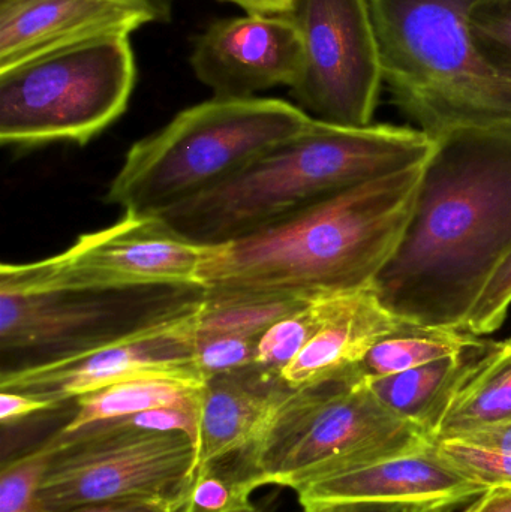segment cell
<instances>
[{
  "mask_svg": "<svg viewBox=\"0 0 511 512\" xmlns=\"http://www.w3.org/2000/svg\"><path fill=\"white\" fill-rule=\"evenodd\" d=\"M435 141L407 230L371 289L410 324L462 330L511 255V129Z\"/></svg>",
  "mask_w": 511,
  "mask_h": 512,
  "instance_id": "obj_1",
  "label": "cell"
},
{
  "mask_svg": "<svg viewBox=\"0 0 511 512\" xmlns=\"http://www.w3.org/2000/svg\"><path fill=\"white\" fill-rule=\"evenodd\" d=\"M425 165L336 192L207 246L201 288L302 300L371 289L407 230Z\"/></svg>",
  "mask_w": 511,
  "mask_h": 512,
  "instance_id": "obj_2",
  "label": "cell"
},
{
  "mask_svg": "<svg viewBox=\"0 0 511 512\" xmlns=\"http://www.w3.org/2000/svg\"><path fill=\"white\" fill-rule=\"evenodd\" d=\"M435 147L419 128H348L314 119L303 134L156 216L189 242L219 245L336 192L423 164Z\"/></svg>",
  "mask_w": 511,
  "mask_h": 512,
  "instance_id": "obj_3",
  "label": "cell"
},
{
  "mask_svg": "<svg viewBox=\"0 0 511 512\" xmlns=\"http://www.w3.org/2000/svg\"><path fill=\"white\" fill-rule=\"evenodd\" d=\"M432 442L416 424L390 411L351 366L291 388L251 444L210 466L251 493L263 486L296 490Z\"/></svg>",
  "mask_w": 511,
  "mask_h": 512,
  "instance_id": "obj_4",
  "label": "cell"
},
{
  "mask_svg": "<svg viewBox=\"0 0 511 512\" xmlns=\"http://www.w3.org/2000/svg\"><path fill=\"white\" fill-rule=\"evenodd\" d=\"M312 122L299 105L284 99L201 102L131 146L105 201L125 213L159 215L303 134Z\"/></svg>",
  "mask_w": 511,
  "mask_h": 512,
  "instance_id": "obj_5",
  "label": "cell"
},
{
  "mask_svg": "<svg viewBox=\"0 0 511 512\" xmlns=\"http://www.w3.org/2000/svg\"><path fill=\"white\" fill-rule=\"evenodd\" d=\"M137 81L131 39L107 36L0 71L3 146H86L128 110Z\"/></svg>",
  "mask_w": 511,
  "mask_h": 512,
  "instance_id": "obj_6",
  "label": "cell"
},
{
  "mask_svg": "<svg viewBox=\"0 0 511 512\" xmlns=\"http://www.w3.org/2000/svg\"><path fill=\"white\" fill-rule=\"evenodd\" d=\"M39 487L53 512L116 501L186 505L197 475L198 450L183 432H150L119 418L54 433Z\"/></svg>",
  "mask_w": 511,
  "mask_h": 512,
  "instance_id": "obj_7",
  "label": "cell"
},
{
  "mask_svg": "<svg viewBox=\"0 0 511 512\" xmlns=\"http://www.w3.org/2000/svg\"><path fill=\"white\" fill-rule=\"evenodd\" d=\"M203 295L204 289L194 286L0 292V372L29 369L104 348L194 309Z\"/></svg>",
  "mask_w": 511,
  "mask_h": 512,
  "instance_id": "obj_8",
  "label": "cell"
},
{
  "mask_svg": "<svg viewBox=\"0 0 511 512\" xmlns=\"http://www.w3.org/2000/svg\"><path fill=\"white\" fill-rule=\"evenodd\" d=\"M206 249L174 233L156 215L125 213L116 224L78 237L62 254L27 264H2L0 292L201 288Z\"/></svg>",
  "mask_w": 511,
  "mask_h": 512,
  "instance_id": "obj_9",
  "label": "cell"
},
{
  "mask_svg": "<svg viewBox=\"0 0 511 512\" xmlns=\"http://www.w3.org/2000/svg\"><path fill=\"white\" fill-rule=\"evenodd\" d=\"M288 14L303 44L299 107L330 125H372L386 80L368 0H294Z\"/></svg>",
  "mask_w": 511,
  "mask_h": 512,
  "instance_id": "obj_10",
  "label": "cell"
},
{
  "mask_svg": "<svg viewBox=\"0 0 511 512\" xmlns=\"http://www.w3.org/2000/svg\"><path fill=\"white\" fill-rule=\"evenodd\" d=\"M197 306L78 357L0 372V390L66 405L84 394L132 379H177L203 385L194 360L192 316Z\"/></svg>",
  "mask_w": 511,
  "mask_h": 512,
  "instance_id": "obj_11",
  "label": "cell"
},
{
  "mask_svg": "<svg viewBox=\"0 0 511 512\" xmlns=\"http://www.w3.org/2000/svg\"><path fill=\"white\" fill-rule=\"evenodd\" d=\"M392 92L476 71L468 17L477 0H368Z\"/></svg>",
  "mask_w": 511,
  "mask_h": 512,
  "instance_id": "obj_12",
  "label": "cell"
},
{
  "mask_svg": "<svg viewBox=\"0 0 511 512\" xmlns=\"http://www.w3.org/2000/svg\"><path fill=\"white\" fill-rule=\"evenodd\" d=\"M303 44L290 14H245L213 21L192 47V71L213 98L248 99L293 87Z\"/></svg>",
  "mask_w": 511,
  "mask_h": 512,
  "instance_id": "obj_13",
  "label": "cell"
},
{
  "mask_svg": "<svg viewBox=\"0 0 511 512\" xmlns=\"http://www.w3.org/2000/svg\"><path fill=\"white\" fill-rule=\"evenodd\" d=\"M150 23L146 9L120 0H0V71Z\"/></svg>",
  "mask_w": 511,
  "mask_h": 512,
  "instance_id": "obj_14",
  "label": "cell"
},
{
  "mask_svg": "<svg viewBox=\"0 0 511 512\" xmlns=\"http://www.w3.org/2000/svg\"><path fill=\"white\" fill-rule=\"evenodd\" d=\"M485 490L452 468L432 442L420 450L311 481L294 492L302 510H315L345 502H450L459 507Z\"/></svg>",
  "mask_w": 511,
  "mask_h": 512,
  "instance_id": "obj_15",
  "label": "cell"
},
{
  "mask_svg": "<svg viewBox=\"0 0 511 512\" xmlns=\"http://www.w3.org/2000/svg\"><path fill=\"white\" fill-rule=\"evenodd\" d=\"M293 387L278 373L249 366L203 384L197 472L251 444Z\"/></svg>",
  "mask_w": 511,
  "mask_h": 512,
  "instance_id": "obj_16",
  "label": "cell"
},
{
  "mask_svg": "<svg viewBox=\"0 0 511 512\" xmlns=\"http://www.w3.org/2000/svg\"><path fill=\"white\" fill-rule=\"evenodd\" d=\"M413 325L384 307L372 289L353 292L282 370L281 378L290 387L329 378L359 364L381 340Z\"/></svg>",
  "mask_w": 511,
  "mask_h": 512,
  "instance_id": "obj_17",
  "label": "cell"
},
{
  "mask_svg": "<svg viewBox=\"0 0 511 512\" xmlns=\"http://www.w3.org/2000/svg\"><path fill=\"white\" fill-rule=\"evenodd\" d=\"M509 339H482L455 357L443 358L407 372L371 379L372 393L399 417L434 439L456 394L506 349Z\"/></svg>",
  "mask_w": 511,
  "mask_h": 512,
  "instance_id": "obj_18",
  "label": "cell"
},
{
  "mask_svg": "<svg viewBox=\"0 0 511 512\" xmlns=\"http://www.w3.org/2000/svg\"><path fill=\"white\" fill-rule=\"evenodd\" d=\"M399 110L432 138L453 129H511V80L486 72L392 92Z\"/></svg>",
  "mask_w": 511,
  "mask_h": 512,
  "instance_id": "obj_19",
  "label": "cell"
},
{
  "mask_svg": "<svg viewBox=\"0 0 511 512\" xmlns=\"http://www.w3.org/2000/svg\"><path fill=\"white\" fill-rule=\"evenodd\" d=\"M203 385L165 378H141L120 382L77 397L75 411L63 432L87 424L128 417L152 409H200Z\"/></svg>",
  "mask_w": 511,
  "mask_h": 512,
  "instance_id": "obj_20",
  "label": "cell"
},
{
  "mask_svg": "<svg viewBox=\"0 0 511 512\" xmlns=\"http://www.w3.org/2000/svg\"><path fill=\"white\" fill-rule=\"evenodd\" d=\"M309 301L285 295L204 291L192 316L195 343L219 336L260 339L272 325Z\"/></svg>",
  "mask_w": 511,
  "mask_h": 512,
  "instance_id": "obj_21",
  "label": "cell"
},
{
  "mask_svg": "<svg viewBox=\"0 0 511 512\" xmlns=\"http://www.w3.org/2000/svg\"><path fill=\"white\" fill-rule=\"evenodd\" d=\"M509 421L511 337L506 349L456 394L435 432L434 441L459 438Z\"/></svg>",
  "mask_w": 511,
  "mask_h": 512,
  "instance_id": "obj_22",
  "label": "cell"
},
{
  "mask_svg": "<svg viewBox=\"0 0 511 512\" xmlns=\"http://www.w3.org/2000/svg\"><path fill=\"white\" fill-rule=\"evenodd\" d=\"M479 339V336L464 330L413 325L378 342L356 364V369L365 381L396 375L443 358L455 357Z\"/></svg>",
  "mask_w": 511,
  "mask_h": 512,
  "instance_id": "obj_23",
  "label": "cell"
},
{
  "mask_svg": "<svg viewBox=\"0 0 511 512\" xmlns=\"http://www.w3.org/2000/svg\"><path fill=\"white\" fill-rule=\"evenodd\" d=\"M348 295L315 298L293 315L272 325L258 339L255 366L281 375L282 370L299 355L315 333L342 309Z\"/></svg>",
  "mask_w": 511,
  "mask_h": 512,
  "instance_id": "obj_24",
  "label": "cell"
},
{
  "mask_svg": "<svg viewBox=\"0 0 511 512\" xmlns=\"http://www.w3.org/2000/svg\"><path fill=\"white\" fill-rule=\"evenodd\" d=\"M476 71L511 80V0H477L468 17Z\"/></svg>",
  "mask_w": 511,
  "mask_h": 512,
  "instance_id": "obj_25",
  "label": "cell"
},
{
  "mask_svg": "<svg viewBox=\"0 0 511 512\" xmlns=\"http://www.w3.org/2000/svg\"><path fill=\"white\" fill-rule=\"evenodd\" d=\"M53 447L42 442L26 454L3 463L0 471V512H53L39 499V487Z\"/></svg>",
  "mask_w": 511,
  "mask_h": 512,
  "instance_id": "obj_26",
  "label": "cell"
},
{
  "mask_svg": "<svg viewBox=\"0 0 511 512\" xmlns=\"http://www.w3.org/2000/svg\"><path fill=\"white\" fill-rule=\"evenodd\" d=\"M440 456L473 483L489 487L511 486V456L461 439L434 441Z\"/></svg>",
  "mask_w": 511,
  "mask_h": 512,
  "instance_id": "obj_27",
  "label": "cell"
},
{
  "mask_svg": "<svg viewBox=\"0 0 511 512\" xmlns=\"http://www.w3.org/2000/svg\"><path fill=\"white\" fill-rule=\"evenodd\" d=\"M251 495L230 475L210 466L195 475L188 512H248L255 505Z\"/></svg>",
  "mask_w": 511,
  "mask_h": 512,
  "instance_id": "obj_28",
  "label": "cell"
},
{
  "mask_svg": "<svg viewBox=\"0 0 511 512\" xmlns=\"http://www.w3.org/2000/svg\"><path fill=\"white\" fill-rule=\"evenodd\" d=\"M258 339L219 336L198 340L194 360L203 381L221 373L254 366Z\"/></svg>",
  "mask_w": 511,
  "mask_h": 512,
  "instance_id": "obj_29",
  "label": "cell"
},
{
  "mask_svg": "<svg viewBox=\"0 0 511 512\" xmlns=\"http://www.w3.org/2000/svg\"><path fill=\"white\" fill-rule=\"evenodd\" d=\"M511 307V255L498 268L485 291L471 309L462 330L488 336L503 327Z\"/></svg>",
  "mask_w": 511,
  "mask_h": 512,
  "instance_id": "obj_30",
  "label": "cell"
},
{
  "mask_svg": "<svg viewBox=\"0 0 511 512\" xmlns=\"http://www.w3.org/2000/svg\"><path fill=\"white\" fill-rule=\"evenodd\" d=\"M63 405L53 400L41 399L30 394L2 391L0 393V423L3 427L14 426L33 415L59 411Z\"/></svg>",
  "mask_w": 511,
  "mask_h": 512,
  "instance_id": "obj_31",
  "label": "cell"
},
{
  "mask_svg": "<svg viewBox=\"0 0 511 512\" xmlns=\"http://www.w3.org/2000/svg\"><path fill=\"white\" fill-rule=\"evenodd\" d=\"M456 508L450 502H345L302 512H449Z\"/></svg>",
  "mask_w": 511,
  "mask_h": 512,
  "instance_id": "obj_32",
  "label": "cell"
},
{
  "mask_svg": "<svg viewBox=\"0 0 511 512\" xmlns=\"http://www.w3.org/2000/svg\"><path fill=\"white\" fill-rule=\"evenodd\" d=\"M69 512H188V504L171 505L152 501H116L84 505Z\"/></svg>",
  "mask_w": 511,
  "mask_h": 512,
  "instance_id": "obj_33",
  "label": "cell"
},
{
  "mask_svg": "<svg viewBox=\"0 0 511 512\" xmlns=\"http://www.w3.org/2000/svg\"><path fill=\"white\" fill-rule=\"evenodd\" d=\"M452 439H461V441L491 448V450L500 451V453L511 456V421Z\"/></svg>",
  "mask_w": 511,
  "mask_h": 512,
  "instance_id": "obj_34",
  "label": "cell"
},
{
  "mask_svg": "<svg viewBox=\"0 0 511 512\" xmlns=\"http://www.w3.org/2000/svg\"><path fill=\"white\" fill-rule=\"evenodd\" d=\"M462 512H511V486L489 487Z\"/></svg>",
  "mask_w": 511,
  "mask_h": 512,
  "instance_id": "obj_35",
  "label": "cell"
},
{
  "mask_svg": "<svg viewBox=\"0 0 511 512\" xmlns=\"http://www.w3.org/2000/svg\"><path fill=\"white\" fill-rule=\"evenodd\" d=\"M243 9L246 14H287L294 0H219Z\"/></svg>",
  "mask_w": 511,
  "mask_h": 512,
  "instance_id": "obj_36",
  "label": "cell"
},
{
  "mask_svg": "<svg viewBox=\"0 0 511 512\" xmlns=\"http://www.w3.org/2000/svg\"><path fill=\"white\" fill-rule=\"evenodd\" d=\"M120 2L131 3L146 9L155 23H170L176 0H120Z\"/></svg>",
  "mask_w": 511,
  "mask_h": 512,
  "instance_id": "obj_37",
  "label": "cell"
},
{
  "mask_svg": "<svg viewBox=\"0 0 511 512\" xmlns=\"http://www.w3.org/2000/svg\"><path fill=\"white\" fill-rule=\"evenodd\" d=\"M279 505V492H272L266 496V498L261 499L258 504L254 505L251 511L248 512H276L278 510Z\"/></svg>",
  "mask_w": 511,
  "mask_h": 512,
  "instance_id": "obj_38",
  "label": "cell"
}]
</instances>
